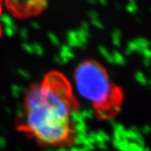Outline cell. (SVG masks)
<instances>
[{
    "instance_id": "4",
    "label": "cell",
    "mask_w": 151,
    "mask_h": 151,
    "mask_svg": "<svg viewBox=\"0 0 151 151\" xmlns=\"http://www.w3.org/2000/svg\"><path fill=\"white\" fill-rule=\"evenodd\" d=\"M0 11H1V9H0Z\"/></svg>"
},
{
    "instance_id": "3",
    "label": "cell",
    "mask_w": 151,
    "mask_h": 151,
    "mask_svg": "<svg viewBox=\"0 0 151 151\" xmlns=\"http://www.w3.org/2000/svg\"><path fill=\"white\" fill-rule=\"evenodd\" d=\"M9 5L19 16H29L37 13L44 6V0H9Z\"/></svg>"
},
{
    "instance_id": "2",
    "label": "cell",
    "mask_w": 151,
    "mask_h": 151,
    "mask_svg": "<svg viewBox=\"0 0 151 151\" xmlns=\"http://www.w3.org/2000/svg\"><path fill=\"white\" fill-rule=\"evenodd\" d=\"M76 88L92 103L99 117L111 119L121 110L124 93L113 82L106 69L95 60H86L75 71Z\"/></svg>"
},
{
    "instance_id": "1",
    "label": "cell",
    "mask_w": 151,
    "mask_h": 151,
    "mask_svg": "<svg viewBox=\"0 0 151 151\" xmlns=\"http://www.w3.org/2000/svg\"><path fill=\"white\" fill-rule=\"evenodd\" d=\"M76 104L70 81L58 71H51L26 92L20 129L40 145H66L74 136Z\"/></svg>"
}]
</instances>
